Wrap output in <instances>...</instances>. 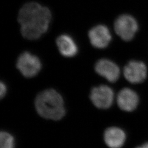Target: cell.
<instances>
[{
  "instance_id": "obj_10",
  "label": "cell",
  "mask_w": 148,
  "mask_h": 148,
  "mask_svg": "<svg viewBox=\"0 0 148 148\" xmlns=\"http://www.w3.org/2000/svg\"><path fill=\"white\" fill-rule=\"evenodd\" d=\"M104 140L109 148H121L126 140V134L121 128L110 127L106 128L104 133Z\"/></svg>"
},
{
  "instance_id": "obj_12",
  "label": "cell",
  "mask_w": 148,
  "mask_h": 148,
  "mask_svg": "<svg viewBox=\"0 0 148 148\" xmlns=\"http://www.w3.org/2000/svg\"><path fill=\"white\" fill-rule=\"evenodd\" d=\"M14 137L11 133L2 131L0 133V148H15Z\"/></svg>"
},
{
  "instance_id": "obj_14",
  "label": "cell",
  "mask_w": 148,
  "mask_h": 148,
  "mask_svg": "<svg viewBox=\"0 0 148 148\" xmlns=\"http://www.w3.org/2000/svg\"><path fill=\"white\" fill-rule=\"evenodd\" d=\"M136 148H148V142L144 143L142 145H139Z\"/></svg>"
},
{
  "instance_id": "obj_4",
  "label": "cell",
  "mask_w": 148,
  "mask_h": 148,
  "mask_svg": "<svg viewBox=\"0 0 148 148\" xmlns=\"http://www.w3.org/2000/svg\"><path fill=\"white\" fill-rule=\"evenodd\" d=\"M138 28L137 23L134 18L126 14L120 16L114 24L116 33L126 41L132 39L137 32Z\"/></svg>"
},
{
  "instance_id": "obj_5",
  "label": "cell",
  "mask_w": 148,
  "mask_h": 148,
  "mask_svg": "<svg viewBox=\"0 0 148 148\" xmlns=\"http://www.w3.org/2000/svg\"><path fill=\"white\" fill-rule=\"evenodd\" d=\"M114 98V93L110 87L101 85L93 87L90 93V99L95 107L106 109L111 107Z\"/></svg>"
},
{
  "instance_id": "obj_7",
  "label": "cell",
  "mask_w": 148,
  "mask_h": 148,
  "mask_svg": "<svg viewBox=\"0 0 148 148\" xmlns=\"http://www.w3.org/2000/svg\"><path fill=\"white\" fill-rule=\"evenodd\" d=\"M92 45L97 48H105L111 41V35L109 29L104 25L92 27L88 32Z\"/></svg>"
},
{
  "instance_id": "obj_9",
  "label": "cell",
  "mask_w": 148,
  "mask_h": 148,
  "mask_svg": "<svg viewBox=\"0 0 148 148\" xmlns=\"http://www.w3.org/2000/svg\"><path fill=\"white\" fill-rule=\"evenodd\" d=\"M119 108L123 111H132L137 107L139 98L137 94L130 88H123L120 91L117 97Z\"/></svg>"
},
{
  "instance_id": "obj_13",
  "label": "cell",
  "mask_w": 148,
  "mask_h": 148,
  "mask_svg": "<svg viewBox=\"0 0 148 148\" xmlns=\"http://www.w3.org/2000/svg\"><path fill=\"white\" fill-rule=\"evenodd\" d=\"M0 87H1V98H2L6 93V91H7V87L5 86V85L2 82H1V85H0Z\"/></svg>"
},
{
  "instance_id": "obj_2",
  "label": "cell",
  "mask_w": 148,
  "mask_h": 148,
  "mask_svg": "<svg viewBox=\"0 0 148 148\" xmlns=\"http://www.w3.org/2000/svg\"><path fill=\"white\" fill-rule=\"evenodd\" d=\"M35 104L38 115L48 120H60L66 113L62 97L53 89L40 93L36 98Z\"/></svg>"
},
{
  "instance_id": "obj_3",
  "label": "cell",
  "mask_w": 148,
  "mask_h": 148,
  "mask_svg": "<svg viewBox=\"0 0 148 148\" xmlns=\"http://www.w3.org/2000/svg\"><path fill=\"white\" fill-rule=\"evenodd\" d=\"M41 67L40 59L28 52L21 53L16 62V68L24 76L27 78L35 76L40 72Z\"/></svg>"
},
{
  "instance_id": "obj_11",
  "label": "cell",
  "mask_w": 148,
  "mask_h": 148,
  "mask_svg": "<svg viewBox=\"0 0 148 148\" xmlns=\"http://www.w3.org/2000/svg\"><path fill=\"white\" fill-rule=\"evenodd\" d=\"M56 42L60 53L65 57H73L78 52L77 45L69 35L64 34L59 36Z\"/></svg>"
},
{
  "instance_id": "obj_1",
  "label": "cell",
  "mask_w": 148,
  "mask_h": 148,
  "mask_svg": "<svg viewBox=\"0 0 148 148\" xmlns=\"http://www.w3.org/2000/svg\"><path fill=\"white\" fill-rule=\"evenodd\" d=\"M51 18V12L47 7L35 2L25 4L18 16L23 36L30 40L39 38L47 31Z\"/></svg>"
},
{
  "instance_id": "obj_8",
  "label": "cell",
  "mask_w": 148,
  "mask_h": 148,
  "mask_svg": "<svg viewBox=\"0 0 148 148\" xmlns=\"http://www.w3.org/2000/svg\"><path fill=\"white\" fill-rule=\"evenodd\" d=\"M96 73L110 82H115L119 79L120 74L119 67L108 59H101L95 65Z\"/></svg>"
},
{
  "instance_id": "obj_6",
  "label": "cell",
  "mask_w": 148,
  "mask_h": 148,
  "mask_svg": "<svg viewBox=\"0 0 148 148\" xmlns=\"http://www.w3.org/2000/svg\"><path fill=\"white\" fill-rule=\"evenodd\" d=\"M123 74L128 81L132 84L143 82L147 76V68L142 62L132 60L125 66Z\"/></svg>"
}]
</instances>
